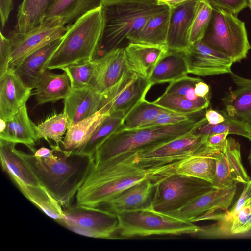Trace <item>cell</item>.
Segmentation results:
<instances>
[{
    "label": "cell",
    "mask_w": 251,
    "mask_h": 251,
    "mask_svg": "<svg viewBox=\"0 0 251 251\" xmlns=\"http://www.w3.org/2000/svg\"><path fill=\"white\" fill-rule=\"evenodd\" d=\"M13 182L27 199L48 216L56 222L63 218V207L44 186Z\"/></svg>",
    "instance_id": "31"
},
{
    "label": "cell",
    "mask_w": 251,
    "mask_h": 251,
    "mask_svg": "<svg viewBox=\"0 0 251 251\" xmlns=\"http://www.w3.org/2000/svg\"><path fill=\"white\" fill-rule=\"evenodd\" d=\"M213 11L212 7L204 0H197L189 30L191 45L201 40L208 26Z\"/></svg>",
    "instance_id": "39"
},
{
    "label": "cell",
    "mask_w": 251,
    "mask_h": 251,
    "mask_svg": "<svg viewBox=\"0 0 251 251\" xmlns=\"http://www.w3.org/2000/svg\"><path fill=\"white\" fill-rule=\"evenodd\" d=\"M201 41L236 63L245 59L251 47L245 23L236 15L213 9L211 18Z\"/></svg>",
    "instance_id": "7"
},
{
    "label": "cell",
    "mask_w": 251,
    "mask_h": 251,
    "mask_svg": "<svg viewBox=\"0 0 251 251\" xmlns=\"http://www.w3.org/2000/svg\"><path fill=\"white\" fill-rule=\"evenodd\" d=\"M251 230V197L233 218L229 231L231 235L244 234Z\"/></svg>",
    "instance_id": "42"
},
{
    "label": "cell",
    "mask_w": 251,
    "mask_h": 251,
    "mask_svg": "<svg viewBox=\"0 0 251 251\" xmlns=\"http://www.w3.org/2000/svg\"><path fill=\"white\" fill-rule=\"evenodd\" d=\"M160 178H150L139 182L95 208L117 214L149 207L151 204L156 182Z\"/></svg>",
    "instance_id": "17"
},
{
    "label": "cell",
    "mask_w": 251,
    "mask_h": 251,
    "mask_svg": "<svg viewBox=\"0 0 251 251\" xmlns=\"http://www.w3.org/2000/svg\"><path fill=\"white\" fill-rule=\"evenodd\" d=\"M68 125L69 120L65 112L55 114L37 126L38 137L44 139L49 143H50L49 139L52 140L56 145H60Z\"/></svg>",
    "instance_id": "38"
},
{
    "label": "cell",
    "mask_w": 251,
    "mask_h": 251,
    "mask_svg": "<svg viewBox=\"0 0 251 251\" xmlns=\"http://www.w3.org/2000/svg\"><path fill=\"white\" fill-rule=\"evenodd\" d=\"M123 4H157V0H103L102 6Z\"/></svg>",
    "instance_id": "48"
},
{
    "label": "cell",
    "mask_w": 251,
    "mask_h": 251,
    "mask_svg": "<svg viewBox=\"0 0 251 251\" xmlns=\"http://www.w3.org/2000/svg\"><path fill=\"white\" fill-rule=\"evenodd\" d=\"M236 192L237 185L222 188H213L181 208L167 214L193 223L195 219L205 213L228 210Z\"/></svg>",
    "instance_id": "14"
},
{
    "label": "cell",
    "mask_w": 251,
    "mask_h": 251,
    "mask_svg": "<svg viewBox=\"0 0 251 251\" xmlns=\"http://www.w3.org/2000/svg\"><path fill=\"white\" fill-rule=\"evenodd\" d=\"M32 89L26 86L14 69L0 76V119L9 120L29 98Z\"/></svg>",
    "instance_id": "18"
},
{
    "label": "cell",
    "mask_w": 251,
    "mask_h": 251,
    "mask_svg": "<svg viewBox=\"0 0 251 251\" xmlns=\"http://www.w3.org/2000/svg\"><path fill=\"white\" fill-rule=\"evenodd\" d=\"M102 0H54L47 10L43 22L55 20L69 26L87 13L101 7Z\"/></svg>",
    "instance_id": "24"
},
{
    "label": "cell",
    "mask_w": 251,
    "mask_h": 251,
    "mask_svg": "<svg viewBox=\"0 0 251 251\" xmlns=\"http://www.w3.org/2000/svg\"><path fill=\"white\" fill-rule=\"evenodd\" d=\"M50 149L33 148L32 154L15 149L35 176L59 202L63 209L71 206L79 189L94 164L93 157L76 151H67L60 145L49 143Z\"/></svg>",
    "instance_id": "1"
},
{
    "label": "cell",
    "mask_w": 251,
    "mask_h": 251,
    "mask_svg": "<svg viewBox=\"0 0 251 251\" xmlns=\"http://www.w3.org/2000/svg\"><path fill=\"white\" fill-rule=\"evenodd\" d=\"M195 0H157V4L167 6L170 9Z\"/></svg>",
    "instance_id": "51"
},
{
    "label": "cell",
    "mask_w": 251,
    "mask_h": 251,
    "mask_svg": "<svg viewBox=\"0 0 251 251\" xmlns=\"http://www.w3.org/2000/svg\"><path fill=\"white\" fill-rule=\"evenodd\" d=\"M151 86L148 79L128 70L116 84L101 94L99 112L105 115L121 114L125 117L145 100Z\"/></svg>",
    "instance_id": "11"
},
{
    "label": "cell",
    "mask_w": 251,
    "mask_h": 251,
    "mask_svg": "<svg viewBox=\"0 0 251 251\" xmlns=\"http://www.w3.org/2000/svg\"><path fill=\"white\" fill-rule=\"evenodd\" d=\"M94 61L95 70L90 85L100 94L116 84L129 70L125 48H115Z\"/></svg>",
    "instance_id": "16"
},
{
    "label": "cell",
    "mask_w": 251,
    "mask_h": 251,
    "mask_svg": "<svg viewBox=\"0 0 251 251\" xmlns=\"http://www.w3.org/2000/svg\"><path fill=\"white\" fill-rule=\"evenodd\" d=\"M197 0L171 9V15L167 38L168 50L186 52L191 46L189 30Z\"/></svg>",
    "instance_id": "19"
},
{
    "label": "cell",
    "mask_w": 251,
    "mask_h": 251,
    "mask_svg": "<svg viewBox=\"0 0 251 251\" xmlns=\"http://www.w3.org/2000/svg\"><path fill=\"white\" fill-rule=\"evenodd\" d=\"M199 120L191 119L178 124L140 128H121L111 134L93 155L95 165L126 153H135L161 145L190 132Z\"/></svg>",
    "instance_id": "3"
},
{
    "label": "cell",
    "mask_w": 251,
    "mask_h": 251,
    "mask_svg": "<svg viewBox=\"0 0 251 251\" xmlns=\"http://www.w3.org/2000/svg\"><path fill=\"white\" fill-rule=\"evenodd\" d=\"M171 10L168 9L151 17L136 33L127 38L129 42L166 46Z\"/></svg>",
    "instance_id": "29"
},
{
    "label": "cell",
    "mask_w": 251,
    "mask_h": 251,
    "mask_svg": "<svg viewBox=\"0 0 251 251\" xmlns=\"http://www.w3.org/2000/svg\"><path fill=\"white\" fill-rule=\"evenodd\" d=\"M216 171L212 185L215 188L230 187L251 181L242 163L240 144L235 139L227 138L215 155Z\"/></svg>",
    "instance_id": "13"
},
{
    "label": "cell",
    "mask_w": 251,
    "mask_h": 251,
    "mask_svg": "<svg viewBox=\"0 0 251 251\" xmlns=\"http://www.w3.org/2000/svg\"><path fill=\"white\" fill-rule=\"evenodd\" d=\"M104 26L102 7L92 10L69 26L56 50L44 68L53 70L94 59Z\"/></svg>",
    "instance_id": "4"
},
{
    "label": "cell",
    "mask_w": 251,
    "mask_h": 251,
    "mask_svg": "<svg viewBox=\"0 0 251 251\" xmlns=\"http://www.w3.org/2000/svg\"><path fill=\"white\" fill-rule=\"evenodd\" d=\"M153 102L171 111L190 115L208 108L210 104V96L193 101L181 95L164 93Z\"/></svg>",
    "instance_id": "35"
},
{
    "label": "cell",
    "mask_w": 251,
    "mask_h": 251,
    "mask_svg": "<svg viewBox=\"0 0 251 251\" xmlns=\"http://www.w3.org/2000/svg\"><path fill=\"white\" fill-rule=\"evenodd\" d=\"M104 26L97 55L118 48L125 39L138 32L153 15L168 7L164 5L123 4L102 7Z\"/></svg>",
    "instance_id": "5"
},
{
    "label": "cell",
    "mask_w": 251,
    "mask_h": 251,
    "mask_svg": "<svg viewBox=\"0 0 251 251\" xmlns=\"http://www.w3.org/2000/svg\"><path fill=\"white\" fill-rule=\"evenodd\" d=\"M195 92L196 95L200 98L209 97V86L207 83L203 81L202 80H201L195 85Z\"/></svg>",
    "instance_id": "50"
},
{
    "label": "cell",
    "mask_w": 251,
    "mask_h": 251,
    "mask_svg": "<svg viewBox=\"0 0 251 251\" xmlns=\"http://www.w3.org/2000/svg\"><path fill=\"white\" fill-rule=\"evenodd\" d=\"M213 188L208 181L173 171L161 176L156 182L151 206L154 210L168 214Z\"/></svg>",
    "instance_id": "8"
},
{
    "label": "cell",
    "mask_w": 251,
    "mask_h": 251,
    "mask_svg": "<svg viewBox=\"0 0 251 251\" xmlns=\"http://www.w3.org/2000/svg\"><path fill=\"white\" fill-rule=\"evenodd\" d=\"M136 152L126 153L100 164H95L76 195V205L96 207L128 187L150 178H160L175 164L145 168L136 162Z\"/></svg>",
    "instance_id": "2"
},
{
    "label": "cell",
    "mask_w": 251,
    "mask_h": 251,
    "mask_svg": "<svg viewBox=\"0 0 251 251\" xmlns=\"http://www.w3.org/2000/svg\"><path fill=\"white\" fill-rule=\"evenodd\" d=\"M17 143L0 139L1 166L11 180L25 184L38 185L40 183L22 159L15 151Z\"/></svg>",
    "instance_id": "27"
},
{
    "label": "cell",
    "mask_w": 251,
    "mask_h": 251,
    "mask_svg": "<svg viewBox=\"0 0 251 251\" xmlns=\"http://www.w3.org/2000/svg\"><path fill=\"white\" fill-rule=\"evenodd\" d=\"M229 74L236 89L222 99L225 111L229 116L243 121L251 126V79L232 72Z\"/></svg>",
    "instance_id": "22"
},
{
    "label": "cell",
    "mask_w": 251,
    "mask_h": 251,
    "mask_svg": "<svg viewBox=\"0 0 251 251\" xmlns=\"http://www.w3.org/2000/svg\"><path fill=\"white\" fill-rule=\"evenodd\" d=\"M54 0H23L18 9L16 31L25 33L39 26Z\"/></svg>",
    "instance_id": "32"
},
{
    "label": "cell",
    "mask_w": 251,
    "mask_h": 251,
    "mask_svg": "<svg viewBox=\"0 0 251 251\" xmlns=\"http://www.w3.org/2000/svg\"><path fill=\"white\" fill-rule=\"evenodd\" d=\"M204 117L208 123L211 125L222 123L225 119L223 111H217L212 109L206 110Z\"/></svg>",
    "instance_id": "49"
},
{
    "label": "cell",
    "mask_w": 251,
    "mask_h": 251,
    "mask_svg": "<svg viewBox=\"0 0 251 251\" xmlns=\"http://www.w3.org/2000/svg\"><path fill=\"white\" fill-rule=\"evenodd\" d=\"M36 126L29 118L25 104L12 118L6 121L5 128L0 132V139L23 144L29 149L34 147L39 140Z\"/></svg>",
    "instance_id": "25"
},
{
    "label": "cell",
    "mask_w": 251,
    "mask_h": 251,
    "mask_svg": "<svg viewBox=\"0 0 251 251\" xmlns=\"http://www.w3.org/2000/svg\"><path fill=\"white\" fill-rule=\"evenodd\" d=\"M61 70L68 75L73 89L90 85L95 70L94 59L68 65Z\"/></svg>",
    "instance_id": "40"
},
{
    "label": "cell",
    "mask_w": 251,
    "mask_h": 251,
    "mask_svg": "<svg viewBox=\"0 0 251 251\" xmlns=\"http://www.w3.org/2000/svg\"><path fill=\"white\" fill-rule=\"evenodd\" d=\"M201 80L199 78L186 75L171 82L164 93L181 95L193 101L199 100L201 98L196 95L195 86Z\"/></svg>",
    "instance_id": "41"
},
{
    "label": "cell",
    "mask_w": 251,
    "mask_h": 251,
    "mask_svg": "<svg viewBox=\"0 0 251 251\" xmlns=\"http://www.w3.org/2000/svg\"><path fill=\"white\" fill-rule=\"evenodd\" d=\"M125 49L129 70L148 80L157 63L168 51L166 46L131 42Z\"/></svg>",
    "instance_id": "21"
},
{
    "label": "cell",
    "mask_w": 251,
    "mask_h": 251,
    "mask_svg": "<svg viewBox=\"0 0 251 251\" xmlns=\"http://www.w3.org/2000/svg\"><path fill=\"white\" fill-rule=\"evenodd\" d=\"M215 155H195L188 157L175 165L174 171L212 183L216 171Z\"/></svg>",
    "instance_id": "34"
},
{
    "label": "cell",
    "mask_w": 251,
    "mask_h": 251,
    "mask_svg": "<svg viewBox=\"0 0 251 251\" xmlns=\"http://www.w3.org/2000/svg\"><path fill=\"white\" fill-rule=\"evenodd\" d=\"M190 132L154 147L137 152V163L145 168H157L176 164L192 155L215 156L220 151L221 149L212 148L207 145V136L195 135Z\"/></svg>",
    "instance_id": "9"
},
{
    "label": "cell",
    "mask_w": 251,
    "mask_h": 251,
    "mask_svg": "<svg viewBox=\"0 0 251 251\" xmlns=\"http://www.w3.org/2000/svg\"><path fill=\"white\" fill-rule=\"evenodd\" d=\"M107 115L99 112L77 123L69 124L61 147L67 151H79Z\"/></svg>",
    "instance_id": "30"
},
{
    "label": "cell",
    "mask_w": 251,
    "mask_h": 251,
    "mask_svg": "<svg viewBox=\"0 0 251 251\" xmlns=\"http://www.w3.org/2000/svg\"><path fill=\"white\" fill-rule=\"evenodd\" d=\"M34 88L37 105H40L64 99L70 93L72 87L66 72L56 74L50 70L45 69L42 72Z\"/></svg>",
    "instance_id": "23"
},
{
    "label": "cell",
    "mask_w": 251,
    "mask_h": 251,
    "mask_svg": "<svg viewBox=\"0 0 251 251\" xmlns=\"http://www.w3.org/2000/svg\"><path fill=\"white\" fill-rule=\"evenodd\" d=\"M229 134L228 133L225 132L208 135L206 139L207 145L212 148L220 149Z\"/></svg>",
    "instance_id": "46"
},
{
    "label": "cell",
    "mask_w": 251,
    "mask_h": 251,
    "mask_svg": "<svg viewBox=\"0 0 251 251\" xmlns=\"http://www.w3.org/2000/svg\"><path fill=\"white\" fill-rule=\"evenodd\" d=\"M63 214V218L57 222L74 232L92 238L117 239L116 214L76 204L64 209Z\"/></svg>",
    "instance_id": "10"
},
{
    "label": "cell",
    "mask_w": 251,
    "mask_h": 251,
    "mask_svg": "<svg viewBox=\"0 0 251 251\" xmlns=\"http://www.w3.org/2000/svg\"><path fill=\"white\" fill-rule=\"evenodd\" d=\"M190 115L167 110L160 113L152 122L141 128L175 125L191 119Z\"/></svg>",
    "instance_id": "43"
},
{
    "label": "cell",
    "mask_w": 251,
    "mask_h": 251,
    "mask_svg": "<svg viewBox=\"0 0 251 251\" xmlns=\"http://www.w3.org/2000/svg\"><path fill=\"white\" fill-rule=\"evenodd\" d=\"M13 9V0H0V16L2 28L5 25Z\"/></svg>",
    "instance_id": "47"
},
{
    "label": "cell",
    "mask_w": 251,
    "mask_h": 251,
    "mask_svg": "<svg viewBox=\"0 0 251 251\" xmlns=\"http://www.w3.org/2000/svg\"><path fill=\"white\" fill-rule=\"evenodd\" d=\"M248 3H249V7H250V9L251 11V0H248Z\"/></svg>",
    "instance_id": "53"
},
{
    "label": "cell",
    "mask_w": 251,
    "mask_h": 251,
    "mask_svg": "<svg viewBox=\"0 0 251 251\" xmlns=\"http://www.w3.org/2000/svg\"><path fill=\"white\" fill-rule=\"evenodd\" d=\"M213 9L223 10L237 15L243 9L249 7L248 0H204Z\"/></svg>",
    "instance_id": "44"
},
{
    "label": "cell",
    "mask_w": 251,
    "mask_h": 251,
    "mask_svg": "<svg viewBox=\"0 0 251 251\" xmlns=\"http://www.w3.org/2000/svg\"><path fill=\"white\" fill-rule=\"evenodd\" d=\"M117 239L153 235H194L200 229L193 222L153 209L151 206L117 214Z\"/></svg>",
    "instance_id": "6"
},
{
    "label": "cell",
    "mask_w": 251,
    "mask_h": 251,
    "mask_svg": "<svg viewBox=\"0 0 251 251\" xmlns=\"http://www.w3.org/2000/svg\"><path fill=\"white\" fill-rule=\"evenodd\" d=\"M223 112L225 118L223 122L211 125L203 117L199 120L198 124L190 132L198 136L227 132L229 134L244 137L251 141V126L243 121L229 116L225 111Z\"/></svg>",
    "instance_id": "33"
},
{
    "label": "cell",
    "mask_w": 251,
    "mask_h": 251,
    "mask_svg": "<svg viewBox=\"0 0 251 251\" xmlns=\"http://www.w3.org/2000/svg\"><path fill=\"white\" fill-rule=\"evenodd\" d=\"M188 73L206 76L230 74L232 61L201 40L192 44L184 53Z\"/></svg>",
    "instance_id": "15"
},
{
    "label": "cell",
    "mask_w": 251,
    "mask_h": 251,
    "mask_svg": "<svg viewBox=\"0 0 251 251\" xmlns=\"http://www.w3.org/2000/svg\"><path fill=\"white\" fill-rule=\"evenodd\" d=\"M101 94L91 85L79 88H72L64 99V110L69 120V124L77 123L99 112Z\"/></svg>",
    "instance_id": "20"
},
{
    "label": "cell",
    "mask_w": 251,
    "mask_h": 251,
    "mask_svg": "<svg viewBox=\"0 0 251 251\" xmlns=\"http://www.w3.org/2000/svg\"><path fill=\"white\" fill-rule=\"evenodd\" d=\"M69 27L53 20L43 22L39 26L25 33L13 32L10 37L12 52L9 68L14 69L33 52L63 38Z\"/></svg>",
    "instance_id": "12"
},
{
    "label": "cell",
    "mask_w": 251,
    "mask_h": 251,
    "mask_svg": "<svg viewBox=\"0 0 251 251\" xmlns=\"http://www.w3.org/2000/svg\"><path fill=\"white\" fill-rule=\"evenodd\" d=\"M248 160H249L250 164V165L251 166V150H250V153H249V155Z\"/></svg>",
    "instance_id": "52"
},
{
    "label": "cell",
    "mask_w": 251,
    "mask_h": 251,
    "mask_svg": "<svg viewBox=\"0 0 251 251\" xmlns=\"http://www.w3.org/2000/svg\"><path fill=\"white\" fill-rule=\"evenodd\" d=\"M124 117L123 115L118 113L106 116L79 152L93 156L97 149L106 139L121 128Z\"/></svg>",
    "instance_id": "37"
},
{
    "label": "cell",
    "mask_w": 251,
    "mask_h": 251,
    "mask_svg": "<svg viewBox=\"0 0 251 251\" xmlns=\"http://www.w3.org/2000/svg\"><path fill=\"white\" fill-rule=\"evenodd\" d=\"M167 110L145 99L125 116L121 128L126 130L140 128L153 121L161 112Z\"/></svg>",
    "instance_id": "36"
},
{
    "label": "cell",
    "mask_w": 251,
    "mask_h": 251,
    "mask_svg": "<svg viewBox=\"0 0 251 251\" xmlns=\"http://www.w3.org/2000/svg\"><path fill=\"white\" fill-rule=\"evenodd\" d=\"M63 38L54 40L33 52L14 68L26 86L31 89L35 88L45 66L57 49Z\"/></svg>",
    "instance_id": "26"
},
{
    "label": "cell",
    "mask_w": 251,
    "mask_h": 251,
    "mask_svg": "<svg viewBox=\"0 0 251 251\" xmlns=\"http://www.w3.org/2000/svg\"><path fill=\"white\" fill-rule=\"evenodd\" d=\"M0 76L9 69L12 52L11 40L5 37L0 31Z\"/></svg>",
    "instance_id": "45"
},
{
    "label": "cell",
    "mask_w": 251,
    "mask_h": 251,
    "mask_svg": "<svg viewBox=\"0 0 251 251\" xmlns=\"http://www.w3.org/2000/svg\"><path fill=\"white\" fill-rule=\"evenodd\" d=\"M188 74L184 53L168 50L157 63L148 80L151 86L171 83Z\"/></svg>",
    "instance_id": "28"
}]
</instances>
